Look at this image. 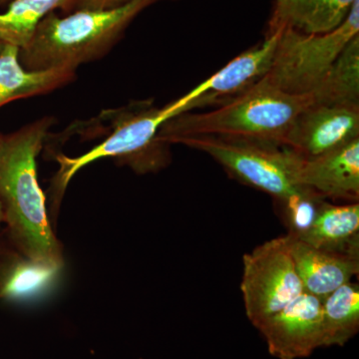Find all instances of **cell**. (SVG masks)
Listing matches in <instances>:
<instances>
[{
    "label": "cell",
    "mask_w": 359,
    "mask_h": 359,
    "mask_svg": "<svg viewBox=\"0 0 359 359\" xmlns=\"http://www.w3.org/2000/svg\"><path fill=\"white\" fill-rule=\"evenodd\" d=\"M14 1V0H0V7L8 6L9 4Z\"/></svg>",
    "instance_id": "obj_23"
},
{
    "label": "cell",
    "mask_w": 359,
    "mask_h": 359,
    "mask_svg": "<svg viewBox=\"0 0 359 359\" xmlns=\"http://www.w3.org/2000/svg\"><path fill=\"white\" fill-rule=\"evenodd\" d=\"M285 0H276L275 11H276V9H280V7H282L283 4H285Z\"/></svg>",
    "instance_id": "obj_22"
},
{
    "label": "cell",
    "mask_w": 359,
    "mask_h": 359,
    "mask_svg": "<svg viewBox=\"0 0 359 359\" xmlns=\"http://www.w3.org/2000/svg\"><path fill=\"white\" fill-rule=\"evenodd\" d=\"M323 344L344 346L359 330V287L347 283L321 301Z\"/></svg>",
    "instance_id": "obj_18"
},
{
    "label": "cell",
    "mask_w": 359,
    "mask_h": 359,
    "mask_svg": "<svg viewBox=\"0 0 359 359\" xmlns=\"http://www.w3.org/2000/svg\"><path fill=\"white\" fill-rule=\"evenodd\" d=\"M257 330L275 358H308L323 344L321 299L304 292Z\"/></svg>",
    "instance_id": "obj_9"
},
{
    "label": "cell",
    "mask_w": 359,
    "mask_h": 359,
    "mask_svg": "<svg viewBox=\"0 0 359 359\" xmlns=\"http://www.w3.org/2000/svg\"><path fill=\"white\" fill-rule=\"evenodd\" d=\"M243 264L241 290L245 313L256 328L304 292L287 235L245 254Z\"/></svg>",
    "instance_id": "obj_7"
},
{
    "label": "cell",
    "mask_w": 359,
    "mask_h": 359,
    "mask_svg": "<svg viewBox=\"0 0 359 359\" xmlns=\"http://www.w3.org/2000/svg\"><path fill=\"white\" fill-rule=\"evenodd\" d=\"M172 144L202 151L238 181L269 194L275 201L304 188L297 182L299 156L290 149L215 136L183 137Z\"/></svg>",
    "instance_id": "obj_5"
},
{
    "label": "cell",
    "mask_w": 359,
    "mask_h": 359,
    "mask_svg": "<svg viewBox=\"0 0 359 359\" xmlns=\"http://www.w3.org/2000/svg\"><path fill=\"white\" fill-rule=\"evenodd\" d=\"M297 182L325 199L358 203L359 138L316 157L299 156Z\"/></svg>",
    "instance_id": "obj_11"
},
{
    "label": "cell",
    "mask_w": 359,
    "mask_h": 359,
    "mask_svg": "<svg viewBox=\"0 0 359 359\" xmlns=\"http://www.w3.org/2000/svg\"><path fill=\"white\" fill-rule=\"evenodd\" d=\"M289 240L290 255L304 292L321 301L358 273L359 257L316 249L290 237Z\"/></svg>",
    "instance_id": "obj_12"
},
{
    "label": "cell",
    "mask_w": 359,
    "mask_h": 359,
    "mask_svg": "<svg viewBox=\"0 0 359 359\" xmlns=\"http://www.w3.org/2000/svg\"><path fill=\"white\" fill-rule=\"evenodd\" d=\"M20 49L4 44L0 51V108L20 99L45 95L76 79V70H28L21 65Z\"/></svg>",
    "instance_id": "obj_13"
},
{
    "label": "cell",
    "mask_w": 359,
    "mask_h": 359,
    "mask_svg": "<svg viewBox=\"0 0 359 359\" xmlns=\"http://www.w3.org/2000/svg\"><path fill=\"white\" fill-rule=\"evenodd\" d=\"M359 138V103H313L294 120L285 148L313 158Z\"/></svg>",
    "instance_id": "obj_8"
},
{
    "label": "cell",
    "mask_w": 359,
    "mask_h": 359,
    "mask_svg": "<svg viewBox=\"0 0 359 359\" xmlns=\"http://www.w3.org/2000/svg\"><path fill=\"white\" fill-rule=\"evenodd\" d=\"M309 93L313 103H359V35L346 45Z\"/></svg>",
    "instance_id": "obj_19"
},
{
    "label": "cell",
    "mask_w": 359,
    "mask_h": 359,
    "mask_svg": "<svg viewBox=\"0 0 359 359\" xmlns=\"http://www.w3.org/2000/svg\"><path fill=\"white\" fill-rule=\"evenodd\" d=\"M325 202L323 196L306 187L285 199L276 201L283 224L287 229V236L295 240L304 238Z\"/></svg>",
    "instance_id": "obj_20"
},
{
    "label": "cell",
    "mask_w": 359,
    "mask_h": 359,
    "mask_svg": "<svg viewBox=\"0 0 359 359\" xmlns=\"http://www.w3.org/2000/svg\"><path fill=\"white\" fill-rule=\"evenodd\" d=\"M299 241L316 249L359 257L358 203L325 202L311 230Z\"/></svg>",
    "instance_id": "obj_14"
},
{
    "label": "cell",
    "mask_w": 359,
    "mask_h": 359,
    "mask_svg": "<svg viewBox=\"0 0 359 359\" xmlns=\"http://www.w3.org/2000/svg\"><path fill=\"white\" fill-rule=\"evenodd\" d=\"M76 0H14L0 13V43L25 48L37 26L46 16L60 9L69 14Z\"/></svg>",
    "instance_id": "obj_17"
},
{
    "label": "cell",
    "mask_w": 359,
    "mask_h": 359,
    "mask_svg": "<svg viewBox=\"0 0 359 359\" xmlns=\"http://www.w3.org/2000/svg\"><path fill=\"white\" fill-rule=\"evenodd\" d=\"M285 26L269 28L266 39L231 60L218 72L196 86L197 97L191 111L223 105L244 93L266 76L275 59L276 47Z\"/></svg>",
    "instance_id": "obj_10"
},
{
    "label": "cell",
    "mask_w": 359,
    "mask_h": 359,
    "mask_svg": "<svg viewBox=\"0 0 359 359\" xmlns=\"http://www.w3.org/2000/svg\"><path fill=\"white\" fill-rule=\"evenodd\" d=\"M60 269L35 263L18 250L0 261V299L25 301L49 290Z\"/></svg>",
    "instance_id": "obj_16"
},
{
    "label": "cell",
    "mask_w": 359,
    "mask_h": 359,
    "mask_svg": "<svg viewBox=\"0 0 359 359\" xmlns=\"http://www.w3.org/2000/svg\"><path fill=\"white\" fill-rule=\"evenodd\" d=\"M160 0H130L114 8L52 13L37 26L32 41L20 52L28 70L69 68L93 62L109 53L132 21Z\"/></svg>",
    "instance_id": "obj_4"
},
{
    "label": "cell",
    "mask_w": 359,
    "mask_h": 359,
    "mask_svg": "<svg viewBox=\"0 0 359 359\" xmlns=\"http://www.w3.org/2000/svg\"><path fill=\"white\" fill-rule=\"evenodd\" d=\"M4 226V216H2L1 209H0V236H1L2 226Z\"/></svg>",
    "instance_id": "obj_24"
},
{
    "label": "cell",
    "mask_w": 359,
    "mask_h": 359,
    "mask_svg": "<svg viewBox=\"0 0 359 359\" xmlns=\"http://www.w3.org/2000/svg\"><path fill=\"white\" fill-rule=\"evenodd\" d=\"M356 0H285L269 28L283 25L308 34L332 32L346 20Z\"/></svg>",
    "instance_id": "obj_15"
},
{
    "label": "cell",
    "mask_w": 359,
    "mask_h": 359,
    "mask_svg": "<svg viewBox=\"0 0 359 359\" xmlns=\"http://www.w3.org/2000/svg\"><path fill=\"white\" fill-rule=\"evenodd\" d=\"M129 1L130 0H76L73 11L114 8Z\"/></svg>",
    "instance_id": "obj_21"
},
{
    "label": "cell",
    "mask_w": 359,
    "mask_h": 359,
    "mask_svg": "<svg viewBox=\"0 0 359 359\" xmlns=\"http://www.w3.org/2000/svg\"><path fill=\"white\" fill-rule=\"evenodd\" d=\"M313 102L311 93H290L262 78L215 110L176 116L158 136L170 146L183 137L215 136L285 148L294 120Z\"/></svg>",
    "instance_id": "obj_2"
},
{
    "label": "cell",
    "mask_w": 359,
    "mask_h": 359,
    "mask_svg": "<svg viewBox=\"0 0 359 359\" xmlns=\"http://www.w3.org/2000/svg\"><path fill=\"white\" fill-rule=\"evenodd\" d=\"M195 95L192 89L164 107H156L144 101L104 113V118L111 123L105 140L77 157L57 154L54 158L60 168L51 186L53 214H57L71 180L80 170L95 161L113 158L140 175L155 173L167 167L171 161L170 145L161 141L158 135L168 121L190 112Z\"/></svg>",
    "instance_id": "obj_3"
},
{
    "label": "cell",
    "mask_w": 359,
    "mask_h": 359,
    "mask_svg": "<svg viewBox=\"0 0 359 359\" xmlns=\"http://www.w3.org/2000/svg\"><path fill=\"white\" fill-rule=\"evenodd\" d=\"M2 47H4V44L0 43V51H1Z\"/></svg>",
    "instance_id": "obj_25"
},
{
    "label": "cell",
    "mask_w": 359,
    "mask_h": 359,
    "mask_svg": "<svg viewBox=\"0 0 359 359\" xmlns=\"http://www.w3.org/2000/svg\"><path fill=\"white\" fill-rule=\"evenodd\" d=\"M359 35V0L346 20L330 32L308 34L285 26L264 79L283 91L306 94L327 75L347 44Z\"/></svg>",
    "instance_id": "obj_6"
},
{
    "label": "cell",
    "mask_w": 359,
    "mask_h": 359,
    "mask_svg": "<svg viewBox=\"0 0 359 359\" xmlns=\"http://www.w3.org/2000/svg\"><path fill=\"white\" fill-rule=\"evenodd\" d=\"M55 121L44 116L0 134V209L14 249L35 263L61 269L62 245L52 230L37 177V158Z\"/></svg>",
    "instance_id": "obj_1"
}]
</instances>
